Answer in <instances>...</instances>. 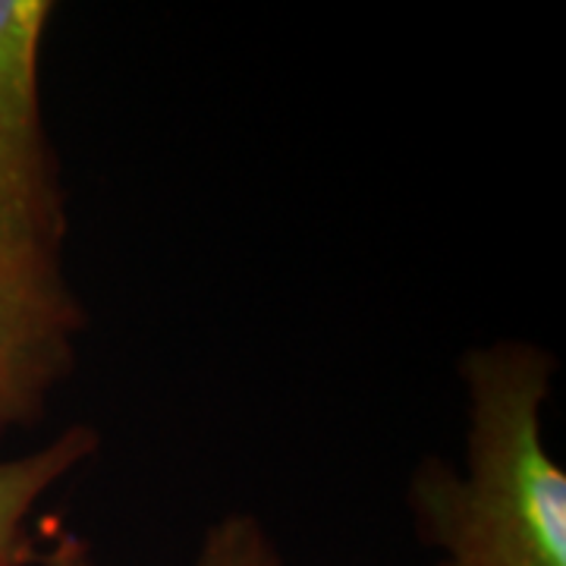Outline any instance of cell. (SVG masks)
I'll list each match as a JSON object with an SVG mask.
<instances>
[{
    "instance_id": "1",
    "label": "cell",
    "mask_w": 566,
    "mask_h": 566,
    "mask_svg": "<svg viewBox=\"0 0 566 566\" xmlns=\"http://www.w3.org/2000/svg\"><path fill=\"white\" fill-rule=\"evenodd\" d=\"M557 363L532 340H491L460 359L463 465L424 457L409 513L438 566H566V472L545 444Z\"/></svg>"
},
{
    "instance_id": "2",
    "label": "cell",
    "mask_w": 566,
    "mask_h": 566,
    "mask_svg": "<svg viewBox=\"0 0 566 566\" xmlns=\"http://www.w3.org/2000/svg\"><path fill=\"white\" fill-rule=\"evenodd\" d=\"M54 3L0 0V281H63L61 174L41 114V44Z\"/></svg>"
},
{
    "instance_id": "3",
    "label": "cell",
    "mask_w": 566,
    "mask_h": 566,
    "mask_svg": "<svg viewBox=\"0 0 566 566\" xmlns=\"http://www.w3.org/2000/svg\"><path fill=\"white\" fill-rule=\"evenodd\" d=\"M82 312L66 277L0 281V434L39 422L76 365Z\"/></svg>"
},
{
    "instance_id": "4",
    "label": "cell",
    "mask_w": 566,
    "mask_h": 566,
    "mask_svg": "<svg viewBox=\"0 0 566 566\" xmlns=\"http://www.w3.org/2000/svg\"><path fill=\"white\" fill-rule=\"evenodd\" d=\"M102 450L92 424H70L39 450L0 460V566H29L39 560L32 538V513L41 497Z\"/></svg>"
},
{
    "instance_id": "5",
    "label": "cell",
    "mask_w": 566,
    "mask_h": 566,
    "mask_svg": "<svg viewBox=\"0 0 566 566\" xmlns=\"http://www.w3.org/2000/svg\"><path fill=\"white\" fill-rule=\"evenodd\" d=\"M192 566H283V557L259 516L223 513L205 528Z\"/></svg>"
},
{
    "instance_id": "6",
    "label": "cell",
    "mask_w": 566,
    "mask_h": 566,
    "mask_svg": "<svg viewBox=\"0 0 566 566\" xmlns=\"http://www.w3.org/2000/svg\"><path fill=\"white\" fill-rule=\"evenodd\" d=\"M41 566H102L95 547L88 545L76 532H63L54 538V545L39 554Z\"/></svg>"
}]
</instances>
